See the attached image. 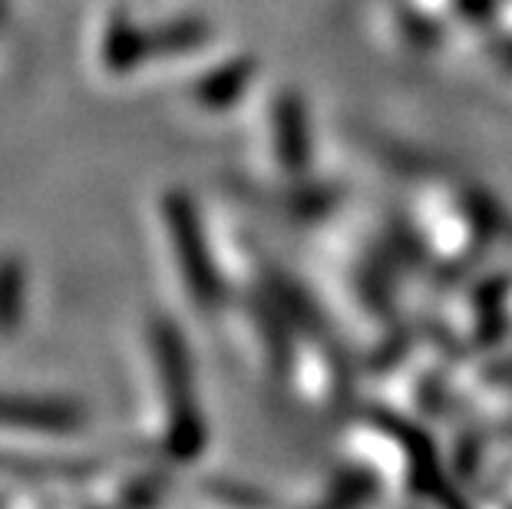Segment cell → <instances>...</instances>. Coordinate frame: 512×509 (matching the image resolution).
<instances>
[{
    "mask_svg": "<svg viewBox=\"0 0 512 509\" xmlns=\"http://www.w3.org/2000/svg\"><path fill=\"white\" fill-rule=\"evenodd\" d=\"M152 348H156V361L162 371V391H166V407H169L166 450L172 460L189 463L199 457L205 440H209L199 400H195L192 357H189V348H185V338L169 321H159L156 328H152Z\"/></svg>",
    "mask_w": 512,
    "mask_h": 509,
    "instance_id": "1",
    "label": "cell"
},
{
    "mask_svg": "<svg viewBox=\"0 0 512 509\" xmlns=\"http://www.w3.org/2000/svg\"><path fill=\"white\" fill-rule=\"evenodd\" d=\"M367 420L374 424V430L387 433V437H394L400 443L403 457H407V476H410L413 493L423 496V500L440 503V509H470L460 500V493L453 490L450 476H446L440 463L437 443H433L427 430L410 424L407 417H400L397 410H387V407H370Z\"/></svg>",
    "mask_w": 512,
    "mask_h": 509,
    "instance_id": "2",
    "label": "cell"
},
{
    "mask_svg": "<svg viewBox=\"0 0 512 509\" xmlns=\"http://www.w3.org/2000/svg\"><path fill=\"white\" fill-rule=\"evenodd\" d=\"M166 225H169V238L172 248H176L185 288H189L192 301L199 308H215L222 301V278L215 272L209 242H205L199 212L189 196L182 192H172L166 199Z\"/></svg>",
    "mask_w": 512,
    "mask_h": 509,
    "instance_id": "3",
    "label": "cell"
},
{
    "mask_svg": "<svg viewBox=\"0 0 512 509\" xmlns=\"http://www.w3.org/2000/svg\"><path fill=\"white\" fill-rule=\"evenodd\" d=\"M0 424L37 433H70L83 424L80 410L57 397L0 394Z\"/></svg>",
    "mask_w": 512,
    "mask_h": 509,
    "instance_id": "4",
    "label": "cell"
},
{
    "mask_svg": "<svg viewBox=\"0 0 512 509\" xmlns=\"http://www.w3.org/2000/svg\"><path fill=\"white\" fill-rule=\"evenodd\" d=\"M275 149L281 169L291 176H301L311 166V136H308V119H304V106L294 96L278 100L275 110Z\"/></svg>",
    "mask_w": 512,
    "mask_h": 509,
    "instance_id": "5",
    "label": "cell"
},
{
    "mask_svg": "<svg viewBox=\"0 0 512 509\" xmlns=\"http://www.w3.org/2000/svg\"><path fill=\"white\" fill-rule=\"evenodd\" d=\"M509 285L512 278L509 275H496L483 281L473 295V305H476V334H473V348L483 351V348H496L503 344V338L509 334V318H506V298H509Z\"/></svg>",
    "mask_w": 512,
    "mask_h": 509,
    "instance_id": "6",
    "label": "cell"
},
{
    "mask_svg": "<svg viewBox=\"0 0 512 509\" xmlns=\"http://www.w3.org/2000/svg\"><path fill=\"white\" fill-rule=\"evenodd\" d=\"M268 298L275 301V305L285 311V318L294 324V328H304V331H311V334H321V311L318 305L304 295V291L294 285L291 278H281L275 275L271 278V288H268Z\"/></svg>",
    "mask_w": 512,
    "mask_h": 509,
    "instance_id": "7",
    "label": "cell"
},
{
    "mask_svg": "<svg viewBox=\"0 0 512 509\" xmlns=\"http://www.w3.org/2000/svg\"><path fill=\"white\" fill-rule=\"evenodd\" d=\"M374 496H377V476L357 467L341 473V480L331 486L328 496L314 509H364Z\"/></svg>",
    "mask_w": 512,
    "mask_h": 509,
    "instance_id": "8",
    "label": "cell"
},
{
    "mask_svg": "<svg viewBox=\"0 0 512 509\" xmlns=\"http://www.w3.org/2000/svg\"><path fill=\"white\" fill-rule=\"evenodd\" d=\"M460 202H463L466 222L473 225L479 242H493V238L506 232L503 209H499V202L493 196H486V192H479V189H466Z\"/></svg>",
    "mask_w": 512,
    "mask_h": 509,
    "instance_id": "9",
    "label": "cell"
},
{
    "mask_svg": "<svg viewBox=\"0 0 512 509\" xmlns=\"http://www.w3.org/2000/svg\"><path fill=\"white\" fill-rule=\"evenodd\" d=\"M245 80H248V70L245 67H228L222 73H215V77L202 86V103H209V106L232 103L235 96L245 90Z\"/></svg>",
    "mask_w": 512,
    "mask_h": 509,
    "instance_id": "10",
    "label": "cell"
},
{
    "mask_svg": "<svg viewBox=\"0 0 512 509\" xmlns=\"http://www.w3.org/2000/svg\"><path fill=\"white\" fill-rule=\"evenodd\" d=\"M390 258H394L397 265H423L430 258L427 245H423V238L410 229V225H394V232H390Z\"/></svg>",
    "mask_w": 512,
    "mask_h": 509,
    "instance_id": "11",
    "label": "cell"
},
{
    "mask_svg": "<svg viewBox=\"0 0 512 509\" xmlns=\"http://www.w3.org/2000/svg\"><path fill=\"white\" fill-rule=\"evenodd\" d=\"M479 440L476 437H460V443H456V463H460L463 473H473L479 467Z\"/></svg>",
    "mask_w": 512,
    "mask_h": 509,
    "instance_id": "12",
    "label": "cell"
},
{
    "mask_svg": "<svg viewBox=\"0 0 512 509\" xmlns=\"http://www.w3.org/2000/svg\"><path fill=\"white\" fill-rule=\"evenodd\" d=\"M483 381L486 384H512V357L503 364H493L489 371L483 374Z\"/></svg>",
    "mask_w": 512,
    "mask_h": 509,
    "instance_id": "13",
    "label": "cell"
}]
</instances>
